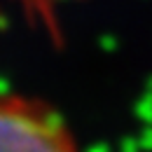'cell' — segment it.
<instances>
[{"instance_id":"cell-1","label":"cell","mask_w":152,"mask_h":152,"mask_svg":"<svg viewBox=\"0 0 152 152\" xmlns=\"http://www.w3.org/2000/svg\"><path fill=\"white\" fill-rule=\"evenodd\" d=\"M0 152H77V145L49 105L19 94H0Z\"/></svg>"}]
</instances>
